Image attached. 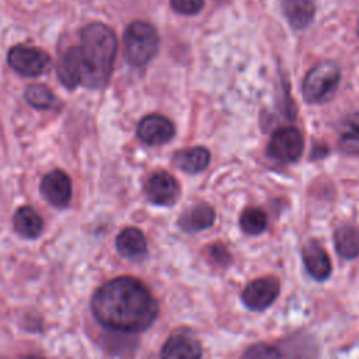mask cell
<instances>
[{
  "label": "cell",
  "instance_id": "obj_5",
  "mask_svg": "<svg viewBox=\"0 0 359 359\" xmlns=\"http://www.w3.org/2000/svg\"><path fill=\"white\" fill-rule=\"evenodd\" d=\"M304 140L294 128H280L273 132L266 146V154L280 163H294L302 157Z\"/></svg>",
  "mask_w": 359,
  "mask_h": 359
},
{
  "label": "cell",
  "instance_id": "obj_10",
  "mask_svg": "<svg viewBox=\"0 0 359 359\" xmlns=\"http://www.w3.org/2000/svg\"><path fill=\"white\" fill-rule=\"evenodd\" d=\"M146 194L150 202L161 206H170L178 199L180 185L171 174L160 171L147 180Z\"/></svg>",
  "mask_w": 359,
  "mask_h": 359
},
{
  "label": "cell",
  "instance_id": "obj_1",
  "mask_svg": "<svg viewBox=\"0 0 359 359\" xmlns=\"http://www.w3.org/2000/svg\"><path fill=\"white\" fill-rule=\"evenodd\" d=\"M91 310L97 321L109 330L140 332L157 318L158 304L143 282L119 276L105 282L94 293Z\"/></svg>",
  "mask_w": 359,
  "mask_h": 359
},
{
  "label": "cell",
  "instance_id": "obj_11",
  "mask_svg": "<svg viewBox=\"0 0 359 359\" xmlns=\"http://www.w3.org/2000/svg\"><path fill=\"white\" fill-rule=\"evenodd\" d=\"M199 341L185 332L172 334L161 348V359H201Z\"/></svg>",
  "mask_w": 359,
  "mask_h": 359
},
{
  "label": "cell",
  "instance_id": "obj_18",
  "mask_svg": "<svg viewBox=\"0 0 359 359\" xmlns=\"http://www.w3.org/2000/svg\"><path fill=\"white\" fill-rule=\"evenodd\" d=\"M14 229L20 236L34 238L41 234L43 229V222L32 208L24 206L20 208L14 215Z\"/></svg>",
  "mask_w": 359,
  "mask_h": 359
},
{
  "label": "cell",
  "instance_id": "obj_9",
  "mask_svg": "<svg viewBox=\"0 0 359 359\" xmlns=\"http://www.w3.org/2000/svg\"><path fill=\"white\" fill-rule=\"evenodd\" d=\"M41 192L50 205L66 208L72 199V181L62 170H53L42 178Z\"/></svg>",
  "mask_w": 359,
  "mask_h": 359
},
{
  "label": "cell",
  "instance_id": "obj_8",
  "mask_svg": "<svg viewBox=\"0 0 359 359\" xmlns=\"http://www.w3.org/2000/svg\"><path fill=\"white\" fill-rule=\"evenodd\" d=\"M175 135L174 123L163 115H147L137 125V136L142 142L150 146L168 143Z\"/></svg>",
  "mask_w": 359,
  "mask_h": 359
},
{
  "label": "cell",
  "instance_id": "obj_23",
  "mask_svg": "<svg viewBox=\"0 0 359 359\" xmlns=\"http://www.w3.org/2000/svg\"><path fill=\"white\" fill-rule=\"evenodd\" d=\"M241 359H280V352L271 344L258 342L248 346Z\"/></svg>",
  "mask_w": 359,
  "mask_h": 359
},
{
  "label": "cell",
  "instance_id": "obj_24",
  "mask_svg": "<svg viewBox=\"0 0 359 359\" xmlns=\"http://www.w3.org/2000/svg\"><path fill=\"white\" fill-rule=\"evenodd\" d=\"M171 7L184 15H194L199 13L205 4V0H170Z\"/></svg>",
  "mask_w": 359,
  "mask_h": 359
},
{
  "label": "cell",
  "instance_id": "obj_22",
  "mask_svg": "<svg viewBox=\"0 0 359 359\" xmlns=\"http://www.w3.org/2000/svg\"><path fill=\"white\" fill-rule=\"evenodd\" d=\"M25 100L29 105L39 108V109L55 108V105L57 104V100L55 98L53 93L42 84L29 86L25 90Z\"/></svg>",
  "mask_w": 359,
  "mask_h": 359
},
{
  "label": "cell",
  "instance_id": "obj_13",
  "mask_svg": "<svg viewBox=\"0 0 359 359\" xmlns=\"http://www.w3.org/2000/svg\"><path fill=\"white\" fill-rule=\"evenodd\" d=\"M216 219V213L213 208L208 203H198L185 210L178 220V224L182 230L188 233L201 231L213 224Z\"/></svg>",
  "mask_w": 359,
  "mask_h": 359
},
{
  "label": "cell",
  "instance_id": "obj_26",
  "mask_svg": "<svg viewBox=\"0 0 359 359\" xmlns=\"http://www.w3.org/2000/svg\"><path fill=\"white\" fill-rule=\"evenodd\" d=\"M20 359H43V358H41V356H38V355H24V356H21Z\"/></svg>",
  "mask_w": 359,
  "mask_h": 359
},
{
  "label": "cell",
  "instance_id": "obj_17",
  "mask_svg": "<svg viewBox=\"0 0 359 359\" xmlns=\"http://www.w3.org/2000/svg\"><path fill=\"white\" fill-rule=\"evenodd\" d=\"M334 244L339 257L356 258L359 255V229L351 224L339 226L334 233Z\"/></svg>",
  "mask_w": 359,
  "mask_h": 359
},
{
  "label": "cell",
  "instance_id": "obj_27",
  "mask_svg": "<svg viewBox=\"0 0 359 359\" xmlns=\"http://www.w3.org/2000/svg\"><path fill=\"white\" fill-rule=\"evenodd\" d=\"M358 32H359V28H358Z\"/></svg>",
  "mask_w": 359,
  "mask_h": 359
},
{
  "label": "cell",
  "instance_id": "obj_2",
  "mask_svg": "<svg viewBox=\"0 0 359 359\" xmlns=\"http://www.w3.org/2000/svg\"><path fill=\"white\" fill-rule=\"evenodd\" d=\"M79 62L81 84L97 88L108 83L116 55V36L114 31L101 22L86 25L80 34Z\"/></svg>",
  "mask_w": 359,
  "mask_h": 359
},
{
  "label": "cell",
  "instance_id": "obj_19",
  "mask_svg": "<svg viewBox=\"0 0 359 359\" xmlns=\"http://www.w3.org/2000/svg\"><path fill=\"white\" fill-rule=\"evenodd\" d=\"M57 72H59V79L66 87L72 88L81 83V70H80L77 46L70 48L65 52V55L60 59Z\"/></svg>",
  "mask_w": 359,
  "mask_h": 359
},
{
  "label": "cell",
  "instance_id": "obj_20",
  "mask_svg": "<svg viewBox=\"0 0 359 359\" xmlns=\"http://www.w3.org/2000/svg\"><path fill=\"white\" fill-rule=\"evenodd\" d=\"M338 146L346 154L359 156V114L349 116L345 122Z\"/></svg>",
  "mask_w": 359,
  "mask_h": 359
},
{
  "label": "cell",
  "instance_id": "obj_15",
  "mask_svg": "<svg viewBox=\"0 0 359 359\" xmlns=\"http://www.w3.org/2000/svg\"><path fill=\"white\" fill-rule=\"evenodd\" d=\"M210 161V153L206 147L195 146L178 150L174 154V164L189 174H195L203 171Z\"/></svg>",
  "mask_w": 359,
  "mask_h": 359
},
{
  "label": "cell",
  "instance_id": "obj_4",
  "mask_svg": "<svg viewBox=\"0 0 359 359\" xmlns=\"http://www.w3.org/2000/svg\"><path fill=\"white\" fill-rule=\"evenodd\" d=\"M341 80L339 67L332 62H321L313 66L303 81V97L310 104L328 101Z\"/></svg>",
  "mask_w": 359,
  "mask_h": 359
},
{
  "label": "cell",
  "instance_id": "obj_7",
  "mask_svg": "<svg viewBox=\"0 0 359 359\" xmlns=\"http://www.w3.org/2000/svg\"><path fill=\"white\" fill-rule=\"evenodd\" d=\"M279 290L280 285L275 276L257 278L244 287L241 300L250 310L262 311L276 300Z\"/></svg>",
  "mask_w": 359,
  "mask_h": 359
},
{
  "label": "cell",
  "instance_id": "obj_12",
  "mask_svg": "<svg viewBox=\"0 0 359 359\" xmlns=\"http://www.w3.org/2000/svg\"><path fill=\"white\" fill-rule=\"evenodd\" d=\"M303 262L310 273V276L316 280H325L331 275V259L321 244L317 241H309L303 247Z\"/></svg>",
  "mask_w": 359,
  "mask_h": 359
},
{
  "label": "cell",
  "instance_id": "obj_6",
  "mask_svg": "<svg viewBox=\"0 0 359 359\" xmlns=\"http://www.w3.org/2000/svg\"><path fill=\"white\" fill-rule=\"evenodd\" d=\"M7 60L11 69L28 77L39 76L41 73H43L50 62L49 56L43 50L27 45L13 46L8 50Z\"/></svg>",
  "mask_w": 359,
  "mask_h": 359
},
{
  "label": "cell",
  "instance_id": "obj_14",
  "mask_svg": "<svg viewBox=\"0 0 359 359\" xmlns=\"http://www.w3.org/2000/svg\"><path fill=\"white\" fill-rule=\"evenodd\" d=\"M116 248L122 257L129 259H139L147 252L146 237L139 229L128 227L118 234Z\"/></svg>",
  "mask_w": 359,
  "mask_h": 359
},
{
  "label": "cell",
  "instance_id": "obj_21",
  "mask_svg": "<svg viewBox=\"0 0 359 359\" xmlns=\"http://www.w3.org/2000/svg\"><path fill=\"white\" fill-rule=\"evenodd\" d=\"M266 224V215L259 208H247L240 216V227L245 234L250 236H258L264 233Z\"/></svg>",
  "mask_w": 359,
  "mask_h": 359
},
{
  "label": "cell",
  "instance_id": "obj_3",
  "mask_svg": "<svg viewBox=\"0 0 359 359\" xmlns=\"http://www.w3.org/2000/svg\"><path fill=\"white\" fill-rule=\"evenodd\" d=\"M158 49L156 28L144 21L130 22L123 32V55L129 65L140 67L147 65Z\"/></svg>",
  "mask_w": 359,
  "mask_h": 359
},
{
  "label": "cell",
  "instance_id": "obj_25",
  "mask_svg": "<svg viewBox=\"0 0 359 359\" xmlns=\"http://www.w3.org/2000/svg\"><path fill=\"white\" fill-rule=\"evenodd\" d=\"M209 251V257L212 261H215L217 265L220 266H224L230 262V252L227 251V248L222 244V243H216V244H212L209 245L208 248Z\"/></svg>",
  "mask_w": 359,
  "mask_h": 359
},
{
  "label": "cell",
  "instance_id": "obj_16",
  "mask_svg": "<svg viewBox=\"0 0 359 359\" xmlns=\"http://www.w3.org/2000/svg\"><path fill=\"white\" fill-rule=\"evenodd\" d=\"M283 13L294 28H306L314 17L316 8L311 0H282Z\"/></svg>",
  "mask_w": 359,
  "mask_h": 359
}]
</instances>
